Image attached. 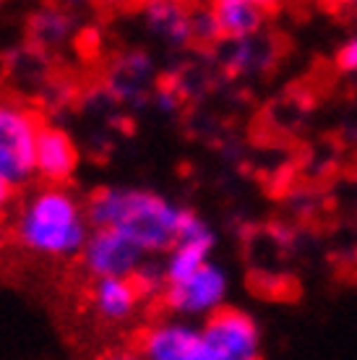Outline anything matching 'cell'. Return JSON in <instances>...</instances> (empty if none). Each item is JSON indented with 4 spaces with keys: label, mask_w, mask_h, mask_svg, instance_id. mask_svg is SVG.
<instances>
[{
    "label": "cell",
    "mask_w": 357,
    "mask_h": 360,
    "mask_svg": "<svg viewBox=\"0 0 357 360\" xmlns=\"http://www.w3.org/2000/svg\"><path fill=\"white\" fill-rule=\"evenodd\" d=\"M188 209L175 207L170 198L146 188L105 186L86 201L91 227L117 230L143 253H167L175 245Z\"/></svg>",
    "instance_id": "1"
},
{
    "label": "cell",
    "mask_w": 357,
    "mask_h": 360,
    "mask_svg": "<svg viewBox=\"0 0 357 360\" xmlns=\"http://www.w3.org/2000/svg\"><path fill=\"white\" fill-rule=\"evenodd\" d=\"M86 204L65 186H39L29 191L13 219V238L24 251L45 259L81 256L91 235Z\"/></svg>",
    "instance_id": "2"
},
{
    "label": "cell",
    "mask_w": 357,
    "mask_h": 360,
    "mask_svg": "<svg viewBox=\"0 0 357 360\" xmlns=\"http://www.w3.org/2000/svg\"><path fill=\"white\" fill-rule=\"evenodd\" d=\"M42 120L29 110L0 108V180L21 188L37 178V139Z\"/></svg>",
    "instance_id": "3"
},
{
    "label": "cell",
    "mask_w": 357,
    "mask_h": 360,
    "mask_svg": "<svg viewBox=\"0 0 357 360\" xmlns=\"http://www.w3.org/2000/svg\"><path fill=\"white\" fill-rule=\"evenodd\" d=\"M227 295H230L227 271L219 264L209 262L178 285H167L162 292V303L175 319L204 324L209 316L227 308Z\"/></svg>",
    "instance_id": "4"
},
{
    "label": "cell",
    "mask_w": 357,
    "mask_h": 360,
    "mask_svg": "<svg viewBox=\"0 0 357 360\" xmlns=\"http://www.w3.org/2000/svg\"><path fill=\"white\" fill-rule=\"evenodd\" d=\"M134 350L141 360H212L201 324L175 316L143 326Z\"/></svg>",
    "instance_id": "5"
},
{
    "label": "cell",
    "mask_w": 357,
    "mask_h": 360,
    "mask_svg": "<svg viewBox=\"0 0 357 360\" xmlns=\"http://www.w3.org/2000/svg\"><path fill=\"white\" fill-rule=\"evenodd\" d=\"M204 337L212 360H261V329L259 321L240 308L227 306L209 316Z\"/></svg>",
    "instance_id": "6"
},
{
    "label": "cell",
    "mask_w": 357,
    "mask_h": 360,
    "mask_svg": "<svg viewBox=\"0 0 357 360\" xmlns=\"http://www.w3.org/2000/svg\"><path fill=\"white\" fill-rule=\"evenodd\" d=\"M146 259L125 235L105 227H94L81 251V266L94 279H134Z\"/></svg>",
    "instance_id": "7"
},
{
    "label": "cell",
    "mask_w": 357,
    "mask_h": 360,
    "mask_svg": "<svg viewBox=\"0 0 357 360\" xmlns=\"http://www.w3.org/2000/svg\"><path fill=\"white\" fill-rule=\"evenodd\" d=\"M216 235L209 227V222H204L198 214H193L190 209L186 212L183 227L175 245L164 253L162 262V271H164V282L167 285H178L183 279H188L190 274H196L201 266L212 262V251H214Z\"/></svg>",
    "instance_id": "8"
},
{
    "label": "cell",
    "mask_w": 357,
    "mask_h": 360,
    "mask_svg": "<svg viewBox=\"0 0 357 360\" xmlns=\"http://www.w3.org/2000/svg\"><path fill=\"white\" fill-rule=\"evenodd\" d=\"M79 146L63 128L42 123L37 139V178L45 186H65L79 170Z\"/></svg>",
    "instance_id": "9"
},
{
    "label": "cell",
    "mask_w": 357,
    "mask_h": 360,
    "mask_svg": "<svg viewBox=\"0 0 357 360\" xmlns=\"http://www.w3.org/2000/svg\"><path fill=\"white\" fill-rule=\"evenodd\" d=\"M209 8L214 16L216 34L227 42L261 37L268 18V8L259 0H219Z\"/></svg>",
    "instance_id": "10"
},
{
    "label": "cell",
    "mask_w": 357,
    "mask_h": 360,
    "mask_svg": "<svg viewBox=\"0 0 357 360\" xmlns=\"http://www.w3.org/2000/svg\"><path fill=\"white\" fill-rule=\"evenodd\" d=\"M91 311L108 324L131 321L141 306V290L134 279H94L89 292Z\"/></svg>",
    "instance_id": "11"
},
{
    "label": "cell",
    "mask_w": 357,
    "mask_h": 360,
    "mask_svg": "<svg viewBox=\"0 0 357 360\" xmlns=\"http://www.w3.org/2000/svg\"><path fill=\"white\" fill-rule=\"evenodd\" d=\"M143 21L154 34L164 39L167 45L183 47L193 42V24H190V8L180 3H149L143 8Z\"/></svg>",
    "instance_id": "12"
},
{
    "label": "cell",
    "mask_w": 357,
    "mask_h": 360,
    "mask_svg": "<svg viewBox=\"0 0 357 360\" xmlns=\"http://www.w3.org/2000/svg\"><path fill=\"white\" fill-rule=\"evenodd\" d=\"M152 73H154V63L149 55L143 53L125 55L123 60L110 71V89L123 99L141 97L143 91H146V86L152 84Z\"/></svg>",
    "instance_id": "13"
},
{
    "label": "cell",
    "mask_w": 357,
    "mask_h": 360,
    "mask_svg": "<svg viewBox=\"0 0 357 360\" xmlns=\"http://www.w3.org/2000/svg\"><path fill=\"white\" fill-rule=\"evenodd\" d=\"M271 45L264 37H250V39H238L227 42L224 50V65L233 73H261L271 65Z\"/></svg>",
    "instance_id": "14"
},
{
    "label": "cell",
    "mask_w": 357,
    "mask_h": 360,
    "mask_svg": "<svg viewBox=\"0 0 357 360\" xmlns=\"http://www.w3.org/2000/svg\"><path fill=\"white\" fill-rule=\"evenodd\" d=\"M32 34L42 45H60L71 34V18L60 11H39L32 18Z\"/></svg>",
    "instance_id": "15"
},
{
    "label": "cell",
    "mask_w": 357,
    "mask_h": 360,
    "mask_svg": "<svg viewBox=\"0 0 357 360\" xmlns=\"http://www.w3.org/2000/svg\"><path fill=\"white\" fill-rule=\"evenodd\" d=\"M190 24H193V42H212L219 37L212 8H190Z\"/></svg>",
    "instance_id": "16"
},
{
    "label": "cell",
    "mask_w": 357,
    "mask_h": 360,
    "mask_svg": "<svg viewBox=\"0 0 357 360\" xmlns=\"http://www.w3.org/2000/svg\"><path fill=\"white\" fill-rule=\"evenodd\" d=\"M337 65L344 73H355L357 76V32L339 45V50H337Z\"/></svg>",
    "instance_id": "17"
},
{
    "label": "cell",
    "mask_w": 357,
    "mask_h": 360,
    "mask_svg": "<svg viewBox=\"0 0 357 360\" xmlns=\"http://www.w3.org/2000/svg\"><path fill=\"white\" fill-rule=\"evenodd\" d=\"M154 102H157V108H160L162 112H172L175 105H178V99H175L172 91H157V94H154Z\"/></svg>",
    "instance_id": "18"
},
{
    "label": "cell",
    "mask_w": 357,
    "mask_h": 360,
    "mask_svg": "<svg viewBox=\"0 0 357 360\" xmlns=\"http://www.w3.org/2000/svg\"><path fill=\"white\" fill-rule=\"evenodd\" d=\"M13 198H16V188H11L8 183H3L0 180V214H6L13 204Z\"/></svg>",
    "instance_id": "19"
},
{
    "label": "cell",
    "mask_w": 357,
    "mask_h": 360,
    "mask_svg": "<svg viewBox=\"0 0 357 360\" xmlns=\"http://www.w3.org/2000/svg\"><path fill=\"white\" fill-rule=\"evenodd\" d=\"M102 360H141V358L136 355V350H112V352H108Z\"/></svg>",
    "instance_id": "20"
}]
</instances>
